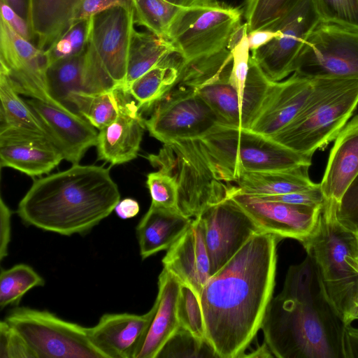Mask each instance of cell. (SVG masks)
Segmentation results:
<instances>
[{
	"label": "cell",
	"instance_id": "obj_14",
	"mask_svg": "<svg viewBox=\"0 0 358 358\" xmlns=\"http://www.w3.org/2000/svg\"><path fill=\"white\" fill-rule=\"evenodd\" d=\"M151 108L145 125L150 135L163 144L200 138L220 124L211 108L189 88L173 86Z\"/></svg>",
	"mask_w": 358,
	"mask_h": 358
},
{
	"label": "cell",
	"instance_id": "obj_29",
	"mask_svg": "<svg viewBox=\"0 0 358 358\" xmlns=\"http://www.w3.org/2000/svg\"><path fill=\"white\" fill-rule=\"evenodd\" d=\"M183 64L180 55L173 53L129 85L127 92L140 110L151 108L174 86Z\"/></svg>",
	"mask_w": 358,
	"mask_h": 358
},
{
	"label": "cell",
	"instance_id": "obj_25",
	"mask_svg": "<svg viewBox=\"0 0 358 358\" xmlns=\"http://www.w3.org/2000/svg\"><path fill=\"white\" fill-rule=\"evenodd\" d=\"M180 285L171 273L163 268L158 278L155 310L135 358H157L179 329L178 302Z\"/></svg>",
	"mask_w": 358,
	"mask_h": 358
},
{
	"label": "cell",
	"instance_id": "obj_4",
	"mask_svg": "<svg viewBox=\"0 0 358 358\" xmlns=\"http://www.w3.org/2000/svg\"><path fill=\"white\" fill-rule=\"evenodd\" d=\"M336 210L324 204L313 231L301 243L315 264L332 306L349 325L358 298V237L338 221Z\"/></svg>",
	"mask_w": 358,
	"mask_h": 358
},
{
	"label": "cell",
	"instance_id": "obj_6",
	"mask_svg": "<svg viewBox=\"0 0 358 358\" xmlns=\"http://www.w3.org/2000/svg\"><path fill=\"white\" fill-rule=\"evenodd\" d=\"M216 178L236 182L244 172L285 171L311 164L299 154L250 129L217 125L199 138Z\"/></svg>",
	"mask_w": 358,
	"mask_h": 358
},
{
	"label": "cell",
	"instance_id": "obj_45",
	"mask_svg": "<svg viewBox=\"0 0 358 358\" xmlns=\"http://www.w3.org/2000/svg\"><path fill=\"white\" fill-rule=\"evenodd\" d=\"M267 201H280L292 204L323 206L324 197L320 187L307 191L295 192L279 195L255 196Z\"/></svg>",
	"mask_w": 358,
	"mask_h": 358
},
{
	"label": "cell",
	"instance_id": "obj_12",
	"mask_svg": "<svg viewBox=\"0 0 358 358\" xmlns=\"http://www.w3.org/2000/svg\"><path fill=\"white\" fill-rule=\"evenodd\" d=\"M320 20L315 0H291L280 15L266 27L278 30L279 36L252 51L251 57L270 80L280 81L293 73L295 61L306 38Z\"/></svg>",
	"mask_w": 358,
	"mask_h": 358
},
{
	"label": "cell",
	"instance_id": "obj_53",
	"mask_svg": "<svg viewBox=\"0 0 358 358\" xmlns=\"http://www.w3.org/2000/svg\"><path fill=\"white\" fill-rule=\"evenodd\" d=\"M178 7L187 8L206 6L217 2V0H164Z\"/></svg>",
	"mask_w": 358,
	"mask_h": 358
},
{
	"label": "cell",
	"instance_id": "obj_1",
	"mask_svg": "<svg viewBox=\"0 0 358 358\" xmlns=\"http://www.w3.org/2000/svg\"><path fill=\"white\" fill-rule=\"evenodd\" d=\"M279 240L254 234L204 285L206 337L218 358L242 357L261 329L273 297Z\"/></svg>",
	"mask_w": 358,
	"mask_h": 358
},
{
	"label": "cell",
	"instance_id": "obj_7",
	"mask_svg": "<svg viewBox=\"0 0 358 358\" xmlns=\"http://www.w3.org/2000/svg\"><path fill=\"white\" fill-rule=\"evenodd\" d=\"M132 8L117 6L90 17L83 55V92L124 90L129 49L134 29Z\"/></svg>",
	"mask_w": 358,
	"mask_h": 358
},
{
	"label": "cell",
	"instance_id": "obj_23",
	"mask_svg": "<svg viewBox=\"0 0 358 358\" xmlns=\"http://www.w3.org/2000/svg\"><path fill=\"white\" fill-rule=\"evenodd\" d=\"M358 176V115L341 129L329 152L320 183L324 203L338 208L343 195Z\"/></svg>",
	"mask_w": 358,
	"mask_h": 358
},
{
	"label": "cell",
	"instance_id": "obj_56",
	"mask_svg": "<svg viewBox=\"0 0 358 358\" xmlns=\"http://www.w3.org/2000/svg\"><path fill=\"white\" fill-rule=\"evenodd\" d=\"M356 234H357V237H358V231H357V232Z\"/></svg>",
	"mask_w": 358,
	"mask_h": 358
},
{
	"label": "cell",
	"instance_id": "obj_43",
	"mask_svg": "<svg viewBox=\"0 0 358 358\" xmlns=\"http://www.w3.org/2000/svg\"><path fill=\"white\" fill-rule=\"evenodd\" d=\"M1 358H36L23 337L6 321L0 322Z\"/></svg>",
	"mask_w": 358,
	"mask_h": 358
},
{
	"label": "cell",
	"instance_id": "obj_26",
	"mask_svg": "<svg viewBox=\"0 0 358 358\" xmlns=\"http://www.w3.org/2000/svg\"><path fill=\"white\" fill-rule=\"evenodd\" d=\"M192 218L180 211L150 205L138 222L136 231L143 259L168 250L187 230Z\"/></svg>",
	"mask_w": 358,
	"mask_h": 358
},
{
	"label": "cell",
	"instance_id": "obj_37",
	"mask_svg": "<svg viewBox=\"0 0 358 358\" xmlns=\"http://www.w3.org/2000/svg\"><path fill=\"white\" fill-rule=\"evenodd\" d=\"M272 82L250 56L241 101V129H250Z\"/></svg>",
	"mask_w": 358,
	"mask_h": 358
},
{
	"label": "cell",
	"instance_id": "obj_8",
	"mask_svg": "<svg viewBox=\"0 0 358 358\" xmlns=\"http://www.w3.org/2000/svg\"><path fill=\"white\" fill-rule=\"evenodd\" d=\"M150 164L176 180L178 208L189 218L229 196L231 185L215 176L199 138L177 139L164 143L156 155L146 157Z\"/></svg>",
	"mask_w": 358,
	"mask_h": 358
},
{
	"label": "cell",
	"instance_id": "obj_31",
	"mask_svg": "<svg viewBox=\"0 0 358 358\" xmlns=\"http://www.w3.org/2000/svg\"><path fill=\"white\" fill-rule=\"evenodd\" d=\"M20 94L8 71L0 65V129H21L47 136L41 121Z\"/></svg>",
	"mask_w": 358,
	"mask_h": 358
},
{
	"label": "cell",
	"instance_id": "obj_21",
	"mask_svg": "<svg viewBox=\"0 0 358 358\" xmlns=\"http://www.w3.org/2000/svg\"><path fill=\"white\" fill-rule=\"evenodd\" d=\"M155 310L153 304L143 315L104 314L88 328L90 339L105 358H135Z\"/></svg>",
	"mask_w": 358,
	"mask_h": 358
},
{
	"label": "cell",
	"instance_id": "obj_3",
	"mask_svg": "<svg viewBox=\"0 0 358 358\" xmlns=\"http://www.w3.org/2000/svg\"><path fill=\"white\" fill-rule=\"evenodd\" d=\"M120 201L109 168L73 164L35 180L18 203L23 222L63 236L85 234Z\"/></svg>",
	"mask_w": 358,
	"mask_h": 358
},
{
	"label": "cell",
	"instance_id": "obj_5",
	"mask_svg": "<svg viewBox=\"0 0 358 358\" xmlns=\"http://www.w3.org/2000/svg\"><path fill=\"white\" fill-rule=\"evenodd\" d=\"M358 105V78L313 79V90L301 113L271 136L273 141L313 157L334 141Z\"/></svg>",
	"mask_w": 358,
	"mask_h": 358
},
{
	"label": "cell",
	"instance_id": "obj_32",
	"mask_svg": "<svg viewBox=\"0 0 358 358\" xmlns=\"http://www.w3.org/2000/svg\"><path fill=\"white\" fill-rule=\"evenodd\" d=\"M131 96L122 88L92 94L81 92L73 95L71 104L74 113L100 130L117 117Z\"/></svg>",
	"mask_w": 358,
	"mask_h": 358
},
{
	"label": "cell",
	"instance_id": "obj_48",
	"mask_svg": "<svg viewBox=\"0 0 358 358\" xmlns=\"http://www.w3.org/2000/svg\"><path fill=\"white\" fill-rule=\"evenodd\" d=\"M12 212L3 201L0 199V259L2 260L8 255V248L11 237Z\"/></svg>",
	"mask_w": 358,
	"mask_h": 358
},
{
	"label": "cell",
	"instance_id": "obj_41",
	"mask_svg": "<svg viewBox=\"0 0 358 358\" xmlns=\"http://www.w3.org/2000/svg\"><path fill=\"white\" fill-rule=\"evenodd\" d=\"M146 185L151 196V204L180 211L178 187L173 177L157 170L147 175Z\"/></svg>",
	"mask_w": 358,
	"mask_h": 358
},
{
	"label": "cell",
	"instance_id": "obj_33",
	"mask_svg": "<svg viewBox=\"0 0 358 358\" xmlns=\"http://www.w3.org/2000/svg\"><path fill=\"white\" fill-rule=\"evenodd\" d=\"M83 55L57 62L47 71L50 94L71 111L73 95L83 92Z\"/></svg>",
	"mask_w": 358,
	"mask_h": 358
},
{
	"label": "cell",
	"instance_id": "obj_35",
	"mask_svg": "<svg viewBox=\"0 0 358 358\" xmlns=\"http://www.w3.org/2000/svg\"><path fill=\"white\" fill-rule=\"evenodd\" d=\"M135 24L167 39L172 22L183 8L164 0H131Z\"/></svg>",
	"mask_w": 358,
	"mask_h": 358
},
{
	"label": "cell",
	"instance_id": "obj_51",
	"mask_svg": "<svg viewBox=\"0 0 358 358\" xmlns=\"http://www.w3.org/2000/svg\"><path fill=\"white\" fill-rule=\"evenodd\" d=\"M23 18L31 29V0H1ZM32 31V29H31Z\"/></svg>",
	"mask_w": 358,
	"mask_h": 358
},
{
	"label": "cell",
	"instance_id": "obj_18",
	"mask_svg": "<svg viewBox=\"0 0 358 358\" xmlns=\"http://www.w3.org/2000/svg\"><path fill=\"white\" fill-rule=\"evenodd\" d=\"M27 102L64 159L79 164L88 149L96 146L99 132L80 115L36 99Z\"/></svg>",
	"mask_w": 358,
	"mask_h": 358
},
{
	"label": "cell",
	"instance_id": "obj_16",
	"mask_svg": "<svg viewBox=\"0 0 358 358\" xmlns=\"http://www.w3.org/2000/svg\"><path fill=\"white\" fill-rule=\"evenodd\" d=\"M210 265V275L223 266L255 234L261 232L229 195L199 216Z\"/></svg>",
	"mask_w": 358,
	"mask_h": 358
},
{
	"label": "cell",
	"instance_id": "obj_55",
	"mask_svg": "<svg viewBox=\"0 0 358 358\" xmlns=\"http://www.w3.org/2000/svg\"><path fill=\"white\" fill-rule=\"evenodd\" d=\"M358 320V298L357 299L351 315V322Z\"/></svg>",
	"mask_w": 358,
	"mask_h": 358
},
{
	"label": "cell",
	"instance_id": "obj_9",
	"mask_svg": "<svg viewBox=\"0 0 358 358\" xmlns=\"http://www.w3.org/2000/svg\"><path fill=\"white\" fill-rule=\"evenodd\" d=\"M242 15L240 8L219 1L182 8L169 27L167 39L188 63L228 48Z\"/></svg>",
	"mask_w": 358,
	"mask_h": 358
},
{
	"label": "cell",
	"instance_id": "obj_13",
	"mask_svg": "<svg viewBox=\"0 0 358 358\" xmlns=\"http://www.w3.org/2000/svg\"><path fill=\"white\" fill-rule=\"evenodd\" d=\"M232 65L228 48L184 63L174 86L196 92L213 110L220 124L241 129V103L231 79Z\"/></svg>",
	"mask_w": 358,
	"mask_h": 358
},
{
	"label": "cell",
	"instance_id": "obj_42",
	"mask_svg": "<svg viewBox=\"0 0 358 358\" xmlns=\"http://www.w3.org/2000/svg\"><path fill=\"white\" fill-rule=\"evenodd\" d=\"M321 20L358 29V0H315Z\"/></svg>",
	"mask_w": 358,
	"mask_h": 358
},
{
	"label": "cell",
	"instance_id": "obj_11",
	"mask_svg": "<svg viewBox=\"0 0 358 358\" xmlns=\"http://www.w3.org/2000/svg\"><path fill=\"white\" fill-rule=\"evenodd\" d=\"M310 78H358V29L320 20L306 38L294 71Z\"/></svg>",
	"mask_w": 358,
	"mask_h": 358
},
{
	"label": "cell",
	"instance_id": "obj_15",
	"mask_svg": "<svg viewBox=\"0 0 358 358\" xmlns=\"http://www.w3.org/2000/svg\"><path fill=\"white\" fill-rule=\"evenodd\" d=\"M0 65L8 71L20 94L71 111L49 93L47 83L48 62L45 50L20 36L2 18L0 22Z\"/></svg>",
	"mask_w": 358,
	"mask_h": 358
},
{
	"label": "cell",
	"instance_id": "obj_27",
	"mask_svg": "<svg viewBox=\"0 0 358 358\" xmlns=\"http://www.w3.org/2000/svg\"><path fill=\"white\" fill-rule=\"evenodd\" d=\"M309 166L285 171L244 172L235 182L238 189L252 196L279 195L320 187L308 176Z\"/></svg>",
	"mask_w": 358,
	"mask_h": 358
},
{
	"label": "cell",
	"instance_id": "obj_24",
	"mask_svg": "<svg viewBox=\"0 0 358 358\" xmlns=\"http://www.w3.org/2000/svg\"><path fill=\"white\" fill-rule=\"evenodd\" d=\"M131 97L117 117L99 130L96 145L99 160L119 165L136 158L146 127L139 107Z\"/></svg>",
	"mask_w": 358,
	"mask_h": 358
},
{
	"label": "cell",
	"instance_id": "obj_30",
	"mask_svg": "<svg viewBox=\"0 0 358 358\" xmlns=\"http://www.w3.org/2000/svg\"><path fill=\"white\" fill-rule=\"evenodd\" d=\"M175 52L173 45L168 39L149 31H138L134 29L129 49L124 90L127 92L134 81Z\"/></svg>",
	"mask_w": 358,
	"mask_h": 358
},
{
	"label": "cell",
	"instance_id": "obj_2",
	"mask_svg": "<svg viewBox=\"0 0 358 358\" xmlns=\"http://www.w3.org/2000/svg\"><path fill=\"white\" fill-rule=\"evenodd\" d=\"M346 326L307 255L289 267L282 289L272 297L261 329L264 343L277 358H348Z\"/></svg>",
	"mask_w": 358,
	"mask_h": 358
},
{
	"label": "cell",
	"instance_id": "obj_10",
	"mask_svg": "<svg viewBox=\"0 0 358 358\" xmlns=\"http://www.w3.org/2000/svg\"><path fill=\"white\" fill-rule=\"evenodd\" d=\"M36 358H105L91 342L88 328L48 311L17 307L6 320Z\"/></svg>",
	"mask_w": 358,
	"mask_h": 358
},
{
	"label": "cell",
	"instance_id": "obj_52",
	"mask_svg": "<svg viewBox=\"0 0 358 358\" xmlns=\"http://www.w3.org/2000/svg\"><path fill=\"white\" fill-rule=\"evenodd\" d=\"M345 338L348 358H358V327L347 325Z\"/></svg>",
	"mask_w": 358,
	"mask_h": 358
},
{
	"label": "cell",
	"instance_id": "obj_40",
	"mask_svg": "<svg viewBox=\"0 0 358 358\" xmlns=\"http://www.w3.org/2000/svg\"><path fill=\"white\" fill-rule=\"evenodd\" d=\"M291 0H245L243 15L251 32L266 27L283 11Z\"/></svg>",
	"mask_w": 358,
	"mask_h": 358
},
{
	"label": "cell",
	"instance_id": "obj_34",
	"mask_svg": "<svg viewBox=\"0 0 358 358\" xmlns=\"http://www.w3.org/2000/svg\"><path fill=\"white\" fill-rule=\"evenodd\" d=\"M44 279L30 266L15 264L8 269H1L0 307L17 305L31 289L43 286Z\"/></svg>",
	"mask_w": 358,
	"mask_h": 358
},
{
	"label": "cell",
	"instance_id": "obj_50",
	"mask_svg": "<svg viewBox=\"0 0 358 358\" xmlns=\"http://www.w3.org/2000/svg\"><path fill=\"white\" fill-rule=\"evenodd\" d=\"M139 210L138 201L131 198H125L120 201L114 209L117 216L123 220L135 217Z\"/></svg>",
	"mask_w": 358,
	"mask_h": 358
},
{
	"label": "cell",
	"instance_id": "obj_22",
	"mask_svg": "<svg viewBox=\"0 0 358 358\" xmlns=\"http://www.w3.org/2000/svg\"><path fill=\"white\" fill-rule=\"evenodd\" d=\"M164 268L199 296L210 277V265L199 217L192 218L187 230L167 250Z\"/></svg>",
	"mask_w": 358,
	"mask_h": 358
},
{
	"label": "cell",
	"instance_id": "obj_47",
	"mask_svg": "<svg viewBox=\"0 0 358 358\" xmlns=\"http://www.w3.org/2000/svg\"><path fill=\"white\" fill-rule=\"evenodd\" d=\"M1 18L4 20L20 36L33 42V34L29 24L9 6L1 1Z\"/></svg>",
	"mask_w": 358,
	"mask_h": 358
},
{
	"label": "cell",
	"instance_id": "obj_49",
	"mask_svg": "<svg viewBox=\"0 0 358 358\" xmlns=\"http://www.w3.org/2000/svg\"><path fill=\"white\" fill-rule=\"evenodd\" d=\"M279 36V31L269 27L259 29L248 34L250 51L256 50Z\"/></svg>",
	"mask_w": 358,
	"mask_h": 358
},
{
	"label": "cell",
	"instance_id": "obj_20",
	"mask_svg": "<svg viewBox=\"0 0 358 358\" xmlns=\"http://www.w3.org/2000/svg\"><path fill=\"white\" fill-rule=\"evenodd\" d=\"M313 90V79L296 73L284 81H273L250 129L271 137L301 113Z\"/></svg>",
	"mask_w": 358,
	"mask_h": 358
},
{
	"label": "cell",
	"instance_id": "obj_44",
	"mask_svg": "<svg viewBox=\"0 0 358 358\" xmlns=\"http://www.w3.org/2000/svg\"><path fill=\"white\" fill-rule=\"evenodd\" d=\"M336 217L345 227L355 233L358 231V176L338 206Z\"/></svg>",
	"mask_w": 358,
	"mask_h": 358
},
{
	"label": "cell",
	"instance_id": "obj_36",
	"mask_svg": "<svg viewBox=\"0 0 358 358\" xmlns=\"http://www.w3.org/2000/svg\"><path fill=\"white\" fill-rule=\"evenodd\" d=\"M90 29V17L75 21L45 50L48 66L57 62L85 53Z\"/></svg>",
	"mask_w": 358,
	"mask_h": 358
},
{
	"label": "cell",
	"instance_id": "obj_46",
	"mask_svg": "<svg viewBox=\"0 0 358 358\" xmlns=\"http://www.w3.org/2000/svg\"><path fill=\"white\" fill-rule=\"evenodd\" d=\"M117 6L133 9L131 0H83L76 12L74 22L90 18L99 12Z\"/></svg>",
	"mask_w": 358,
	"mask_h": 358
},
{
	"label": "cell",
	"instance_id": "obj_39",
	"mask_svg": "<svg viewBox=\"0 0 358 358\" xmlns=\"http://www.w3.org/2000/svg\"><path fill=\"white\" fill-rule=\"evenodd\" d=\"M180 327L200 339L207 340L199 296L186 285H180L178 302Z\"/></svg>",
	"mask_w": 358,
	"mask_h": 358
},
{
	"label": "cell",
	"instance_id": "obj_28",
	"mask_svg": "<svg viewBox=\"0 0 358 358\" xmlns=\"http://www.w3.org/2000/svg\"><path fill=\"white\" fill-rule=\"evenodd\" d=\"M83 0H31L34 41L45 50L73 22Z\"/></svg>",
	"mask_w": 358,
	"mask_h": 358
},
{
	"label": "cell",
	"instance_id": "obj_38",
	"mask_svg": "<svg viewBox=\"0 0 358 358\" xmlns=\"http://www.w3.org/2000/svg\"><path fill=\"white\" fill-rule=\"evenodd\" d=\"M217 357L207 340L200 339L180 327L162 348L157 358Z\"/></svg>",
	"mask_w": 358,
	"mask_h": 358
},
{
	"label": "cell",
	"instance_id": "obj_54",
	"mask_svg": "<svg viewBox=\"0 0 358 358\" xmlns=\"http://www.w3.org/2000/svg\"><path fill=\"white\" fill-rule=\"evenodd\" d=\"M243 357H273L271 352L268 346L263 343L257 350L252 352L250 354L245 355Z\"/></svg>",
	"mask_w": 358,
	"mask_h": 358
},
{
	"label": "cell",
	"instance_id": "obj_17",
	"mask_svg": "<svg viewBox=\"0 0 358 358\" xmlns=\"http://www.w3.org/2000/svg\"><path fill=\"white\" fill-rule=\"evenodd\" d=\"M229 195L252 218L261 232L280 239L294 238L300 243L313 231L322 208L261 199L241 192L232 185Z\"/></svg>",
	"mask_w": 358,
	"mask_h": 358
},
{
	"label": "cell",
	"instance_id": "obj_19",
	"mask_svg": "<svg viewBox=\"0 0 358 358\" xmlns=\"http://www.w3.org/2000/svg\"><path fill=\"white\" fill-rule=\"evenodd\" d=\"M64 157L46 135L15 129H0V164L29 176L48 174Z\"/></svg>",
	"mask_w": 358,
	"mask_h": 358
}]
</instances>
